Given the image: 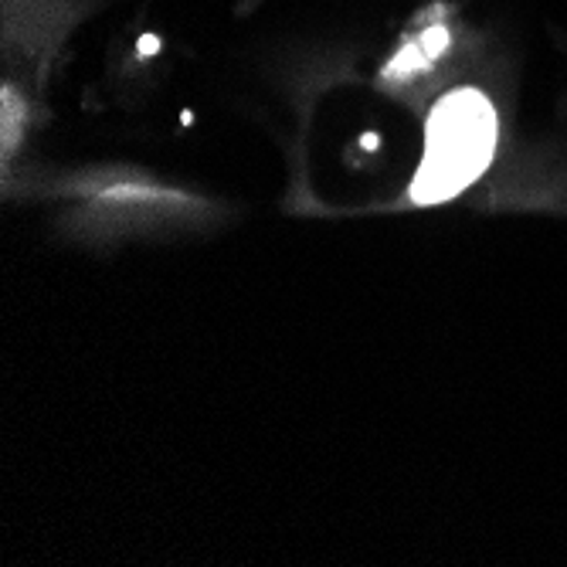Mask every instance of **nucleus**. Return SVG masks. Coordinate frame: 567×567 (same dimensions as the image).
Listing matches in <instances>:
<instances>
[{"label": "nucleus", "mask_w": 567, "mask_h": 567, "mask_svg": "<svg viewBox=\"0 0 567 567\" xmlns=\"http://www.w3.org/2000/svg\"><path fill=\"white\" fill-rule=\"evenodd\" d=\"M429 62H432V59L422 51V44H419V41H411V44H404V48L398 51V59L384 69V75H388V79H408V75L422 72Z\"/></svg>", "instance_id": "2"}, {"label": "nucleus", "mask_w": 567, "mask_h": 567, "mask_svg": "<svg viewBox=\"0 0 567 567\" xmlns=\"http://www.w3.org/2000/svg\"><path fill=\"white\" fill-rule=\"evenodd\" d=\"M419 44H422V51H425L429 59H439L442 51L449 48V31H445L442 24H435V28H429V31L419 38Z\"/></svg>", "instance_id": "3"}, {"label": "nucleus", "mask_w": 567, "mask_h": 567, "mask_svg": "<svg viewBox=\"0 0 567 567\" xmlns=\"http://www.w3.org/2000/svg\"><path fill=\"white\" fill-rule=\"evenodd\" d=\"M496 113L476 89H455L435 102L425 123V157L411 181L415 204H442L466 190L493 161Z\"/></svg>", "instance_id": "1"}, {"label": "nucleus", "mask_w": 567, "mask_h": 567, "mask_svg": "<svg viewBox=\"0 0 567 567\" xmlns=\"http://www.w3.org/2000/svg\"><path fill=\"white\" fill-rule=\"evenodd\" d=\"M157 48H161V41H157V38H150V34L140 41V51H143V55H150V51H157Z\"/></svg>", "instance_id": "4"}]
</instances>
